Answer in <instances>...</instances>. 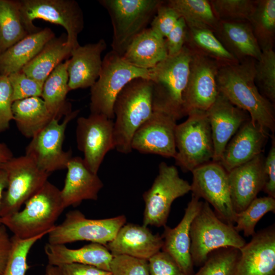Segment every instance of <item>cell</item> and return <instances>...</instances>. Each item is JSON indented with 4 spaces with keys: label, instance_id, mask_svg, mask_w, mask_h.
<instances>
[{
    "label": "cell",
    "instance_id": "cell-1",
    "mask_svg": "<svg viewBox=\"0 0 275 275\" xmlns=\"http://www.w3.org/2000/svg\"><path fill=\"white\" fill-rule=\"evenodd\" d=\"M256 61L246 59L221 65L216 77L217 89L233 104L247 112L254 124L274 134V104L261 93L255 84Z\"/></svg>",
    "mask_w": 275,
    "mask_h": 275
},
{
    "label": "cell",
    "instance_id": "cell-2",
    "mask_svg": "<svg viewBox=\"0 0 275 275\" xmlns=\"http://www.w3.org/2000/svg\"><path fill=\"white\" fill-rule=\"evenodd\" d=\"M152 112L151 81L137 78L127 84L118 95L114 106L115 149L121 153H130L134 134Z\"/></svg>",
    "mask_w": 275,
    "mask_h": 275
},
{
    "label": "cell",
    "instance_id": "cell-3",
    "mask_svg": "<svg viewBox=\"0 0 275 275\" xmlns=\"http://www.w3.org/2000/svg\"><path fill=\"white\" fill-rule=\"evenodd\" d=\"M24 205L22 210L1 219L14 236L22 239L48 234L65 209L61 190L48 181Z\"/></svg>",
    "mask_w": 275,
    "mask_h": 275
},
{
    "label": "cell",
    "instance_id": "cell-4",
    "mask_svg": "<svg viewBox=\"0 0 275 275\" xmlns=\"http://www.w3.org/2000/svg\"><path fill=\"white\" fill-rule=\"evenodd\" d=\"M191 54V51L184 45L179 53L168 56L149 70V79L153 85V105L170 112L178 120L184 116L183 96Z\"/></svg>",
    "mask_w": 275,
    "mask_h": 275
},
{
    "label": "cell",
    "instance_id": "cell-5",
    "mask_svg": "<svg viewBox=\"0 0 275 275\" xmlns=\"http://www.w3.org/2000/svg\"><path fill=\"white\" fill-rule=\"evenodd\" d=\"M190 254L194 265L201 266L213 251L224 248L240 249L246 243L234 226L221 220L202 202L190 229Z\"/></svg>",
    "mask_w": 275,
    "mask_h": 275
},
{
    "label": "cell",
    "instance_id": "cell-6",
    "mask_svg": "<svg viewBox=\"0 0 275 275\" xmlns=\"http://www.w3.org/2000/svg\"><path fill=\"white\" fill-rule=\"evenodd\" d=\"M137 78L149 79V70L130 65L113 50L107 52L102 59L99 77L91 87V113L114 119L116 98L127 84Z\"/></svg>",
    "mask_w": 275,
    "mask_h": 275
},
{
    "label": "cell",
    "instance_id": "cell-7",
    "mask_svg": "<svg viewBox=\"0 0 275 275\" xmlns=\"http://www.w3.org/2000/svg\"><path fill=\"white\" fill-rule=\"evenodd\" d=\"M110 17L113 29L111 47L122 56L132 40L147 29L161 0H100Z\"/></svg>",
    "mask_w": 275,
    "mask_h": 275
},
{
    "label": "cell",
    "instance_id": "cell-8",
    "mask_svg": "<svg viewBox=\"0 0 275 275\" xmlns=\"http://www.w3.org/2000/svg\"><path fill=\"white\" fill-rule=\"evenodd\" d=\"M183 123L177 124L175 140L176 164L184 172L213 160L214 146L206 112L194 111Z\"/></svg>",
    "mask_w": 275,
    "mask_h": 275
},
{
    "label": "cell",
    "instance_id": "cell-9",
    "mask_svg": "<svg viewBox=\"0 0 275 275\" xmlns=\"http://www.w3.org/2000/svg\"><path fill=\"white\" fill-rule=\"evenodd\" d=\"M20 11L23 25L29 34L41 30L33 23L42 19L60 25L67 32V42L72 49L79 45L78 35L84 28V17L74 0H21Z\"/></svg>",
    "mask_w": 275,
    "mask_h": 275
},
{
    "label": "cell",
    "instance_id": "cell-10",
    "mask_svg": "<svg viewBox=\"0 0 275 275\" xmlns=\"http://www.w3.org/2000/svg\"><path fill=\"white\" fill-rule=\"evenodd\" d=\"M1 169L6 172L8 180L1 202V218L19 211L48 181L50 175L40 169L26 155L13 157Z\"/></svg>",
    "mask_w": 275,
    "mask_h": 275
},
{
    "label": "cell",
    "instance_id": "cell-11",
    "mask_svg": "<svg viewBox=\"0 0 275 275\" xmlns=\"http://www.w3.org/2000/svg\"><path fill=\"white\" fill-rule=\"evenodd\" d=\"M190 191V184L180 177L176 167L160 162L151 187L143 195V225L164 227L173 202Z\"/></svg>",
    "mask_w": 275,
    "mask_h": 275
},
{
    "label": "cell",
    "instance_id": "cell-12",
    "mask_svg": "<svg viewBox=\"0 0 275 275\" xmlns=\"http://www.w3.org/2000/svg\"><path fill=\"white\" fill-rule=\"evenodd\" d=\"M124 215L102 219H90L79 210L66 213L65 218L47 234L48 243L66 244L78 241H88L105 246L126 224Z\"/></svg>",
    "mask_w": 275,
    "mask_h": 275
},
{
    "label": "cell",
    "instance_id": "cell-13",
    "mask_svg": "<svg viewBox=\"0 0 275 275\" xmlns=\"http://www.w3.org/2000/svg\"><path fill=\"white\" fill-rule=\"evenodd\" d=\"M79 110L72 111L64 117L62 123L53 119L33 138L26 146L25 154L41 170L51 173L66 169L71 158V150L63 149L65 131L68 123L74 119Z\"/></svg>",
    "mask_w": 275,
    "mask_h": 275
},
{
    "label": "cell",
    "instance_id": "cell-14",
    "mask_svg": "<svg viewBox=\"0 0 275 275\" xmlns=\"http://www.w3.org/2000/svg\"><path fill=\"white\" fill-rule=\"evenodd\" d=\"M191 173L192 195L203 198L212 206L221 220L234 226L236 213L231 202L226 170L219 162L212 161L195 169Z\"/></svg>",
    "mask_w": 275,
    "mask_h": 275
},
{
    "label": "cell",
    "instance_id": "cell-15",
    "mask_svg": "<svg viewBox=\"0 0 275 275\" xmlns=\"http://www.w3.org/2000/svg\"><path fill=\"white\" fill-rule=\"evenodd\" d=\"M187 86L183 96L184 116L194 111L206 112L218 94L217 61L191 51Z\"/></svg>",
    "mask_w": 275,
    "mask_h": 275
},
{
    "label": "cell",
    "instance_id": "cell-16",
    "mask_svg": "<svg viewBox=\"0 0 275 275\" xmlns=\"http://www.w3.org/2000/svg\"><path fill=\"white\" fill-rule=\"evenodd\" d=\"M177 120L169 111L153 105L151 115L132 137V150L174 158L177 154L175 133Z\"/></svg>",
    "mask_w": 275,
    "mask_h": 275
},
{
    "label": "cell",
    "instance_id": "cell-17",
    "mask_svg": "<svg viewBox=\"0 0 275 275\" xmlns=\"http://www.w3.org/2000/svg\"><path fill=\"white\" fill-rule=\"evenodd\" d=\"M114 121L105 116L91 114L77 120L76 139L77 148L84 154L88 168L97 174L107 153L115 149Z\"/></svg>",
    "mask_w": 275,
    "mask_h": 275
},
{
    "label": "cell",
    "instance_id": "cell-18",
    "mask_svg": "<svg viewBox=\"0 0 275 275\" xmlns=\"http://www.w3.org/2000/svg\"><path fill=\"white\" fill-rule=\"evenodd\" d=\"M234 275H275V226L259 231L240 248Z\"/></svg>",
    "mask_w": 275,
    "mask_h": 275
},
{
    "label": "cell",
    "instance_id": "cell-19",
    "mask_svg": "<svg viewBox=\"0 0 275 275\" xmlns=\"http://www.w3.org/2000/svg\"><path fill=\"white\" fill-rule=\"evenodd\" d=\"M206 113L214 146L212 161L219 162L230 140L250 117L247 112L233 104L219 92Z\"/></svg>",
    "mask_w": 275,
    "mask_h": 275
},
{
    "label": "cell",
    "instance_id": "cell-20",
    "mask_svg": "<svg viewBox=\"0 0 275 275\" xmlns=\"http://www.w3.org/2000/svg\"><path fill=\"white\" fill-rule=\"evenodd\" d=\"M262 154L228 172L231 202L236 213L243 211L266 182Z\"/></svg>",
    "mask_w": 275,
    "mask_h": 275
},
{
    "label": "cell",
    "instance_id": "cell-21",
    "mask_svg": "<svg viewBox=\"0 0 275 275\" xmlns=\"http://www.w3.org/2000/svg\"><path fill=\"white\" fill-rule=\"evenodd\" d=\"M269 133L251 119L244 122L227 145L219 163L227 172L262 154Z\"/></svg>",
    "mask_w": 275,
    "mask_h": 275
},
{
    "label": "cell",
    "instance_id": "cell-22",
    "mask_svg": "<svg viewBox=\"0 0 275 275\" xmlns=\"http://www.w3.org/2000/svg\"><path fill=\"white\" fill-rule=\"evenodd\" d=\"M202 202L199 198L192 195L181 221L173 228L165 226L161 235L163 240L161 251L170 255L186 275L194 273L190 254V229Z\"/></svg>",
    "mask_w": 275,
    "mask_h": 275
},
{
    "label": "cell",
    "instance_id": "cell-23",
    "mask_svg": "<svg viewBox=\"0 0 275 275\" xmlns=\"http://www.w3.org/2000/svg\"><path fill=\"white\" fill-rule=\"evenodd\" d=\"M162 245L161 236L153 234L147 227L128 223L105 246L113 256L124 255L148 260L161 250Z\"/></svg>",
    "mask_w": 275,
    "mask_h": 275
},
{
    "label": "cell",
    "instance_id": "cell-24",
    "mask_svg": "<svg viewBox=\"0 0 275 275\" xmlns=\"http://www.w3.org/2000/svg\"><path fill=\"white\" fill-rule=\"evenodd\" d=\"M107 47L103 39L72 49L67 71L69 91L91 88L99 77L102 65L101 54Z\"/></svg>",
    "mask_w": 275,
    "mask_h": 275
},
{
    "label": "cell",
    "instance_id": "cell-25",
    "mask_svg": "<svg viewBox=\"0 0 275 275\" xmlns=\"http://www.w3.org/2000/svg\"><path fill=\"white\" fill-rule=\"evenodd\" d=\"M61 195L65 208L77 206L84 200H97L103 184L97 174L92 172L82 158L72 157Z\"/></svg>",
    "mask_w": 275,
    "mask_h": 275
},
{
    "label": "cell",
    "instance_id": "cell-26",
    "mask_svg": "<svg viewBox=\"0 0 275 275\" xmlns=\"http://www.w3.org/2000/svg\"><path fill=\"white\" fill-rule=\"evenodd\" d=\"M213 33L226 49L238 61H258L262 50L248 21H218Z\"/></svg>",
    "mask_w": 275,
    "mask_h": 275
},
{
    "label": "cell",
    "instance_id": "cell-27",
    "mask_svg": "<svg viewBox=\"0 0 275 275\" xmlns=\"http://www.w3.org/2000/svg\"><path fill=\"white\" fill-rule=\"evenodd\" d=\"M48 264L59 266L70 263H79L95 266L109 272L113 255L104 245L93 243L76 249L65 244L47 243L44 246Z\"/></svg>",
    "mask_w": 275,
    "mask_h": 275
},
{
    "label": "cell",
    "instance_id": "cell-28",
    "mask_svg": "<svg viewBox=\"0 0 275 275\" xmlns=\"http://www.w3.org/2000/svg\"><path fill=\"white\" fill-rule=\"evenodd\" d=\"M56 37L49 28L29 34L0 55V74L9 76L21 70L51 39Z\"/></svg>",
    "mask_w": 275,
    "mask_h": 275
},
{
    "label": "cell",
    "instance_id": "cell-29",
    "mask_svg": "<svg viewBox=\"0 0 275 275\" xmlns=\"http://www.w3.org/2000/svg\"><path fill=\"white\" fill-rule=\"evenodd\" d=\"M168 56L165 39L147 28L132 40L122 58L131 65L149 70Z\"/></svg>",
    "mask_w": 275,
    "mask_h": 275
},
{
    "label": "cell",
    "instance_id": "cell-30",
    "mask_svg": "<svg viewBox=\"0 0 275 275\" xmlns=\"http://www.w3.org/2000/svg\"><path fill=\"white\" fill-rule=\"evenodd\" d=\"M72 50L67 42L66 35L54 37L21 71L29 77L44 83L51 72L70 56Z\"/></svg>",
    "mask_w": 275,
    "mask_h": 275
},
{
    "label": "cell",
    "instance_id": "cell-31",
    "mask_svg": "<svg viewBox=\"0 0 275 275\" xmlns=\"http://www.w3.org/2000/svg\"><path fill=\"white\" fill-rule=\"evenodd\" d=\"M12 111L18 130L26 138H33L54 119L40 97L15 101Z\"/></svg>",
    "mask_w": 275,
    "mask_h": 275
},
{
    "label": "cell",
    "instance_id": "cell-32",
    "mask_svg": "<svg viewBox=\"0 0 275 275\" xmlns=\"http://www.w3.org/2000/svg\"><path fill=\"white\" fill-rule=\"evenodd\" d=\"M68 63L67 59L48 76L44 82L41 97L50 114L59 121L72 112L71 104L67 100V95L70 91Z\"/></svg>",
    "mask_w": 275,
    "mask_h": 275
},
{
    "label": "cell",
    "instance_id": "cell-33",
    "mask_svg": "<svg viewBox=\"0 0 275 275\" xmlns=\"http://www.w3.org/2000/svg\"><path fill=\"white\" fill-rule=\"evenodd\" d=\"M185 45L191 51L211 58L222 65L239 62L208 29L187 28Z\"/></svg>",
    "mask_w": 275,
    "mask_h": 275
},
{
    "label": "cell",
    "instance_id": "cell-34",
    "mask_svg": "<svg viewBox=\"0 0 275 275\" xmlns=\"http://www.w3.org/2000/svg\"><path fill=\"white\" fill-rule=\"evenodd\" d=\"M28 35L22 21L19 1L0 0L1 54Z\"/></svg>",
    "mask_w": 275,
    "mask_h": 275
},
{
    "label": "cell",
    "instance_id": "cell-35",
    "mask_svg": "<svg viewBox=\"0 0 275 275\" xmlns=\"http://www.w3.org/2000/svg\"><path fill=\"white\" fill-rule=\"evenodd\" d=\"M166 3L183 18L187 28L208 29L213 32L217 25L218 20L209 1L169 0Z\"/></svg>",
    "mask_w": 275,
    "mask_h": 275
},
{
    "label": "cell",
    "instance_id": "cell-36",
    "mask_svg": "<svg viewBox=\"0 0 275 275\" xmlns=\"http://www.w3.org/2000/svg\"><path fill=\"white\" fill-rule=\"evenodd\" d=\"M248 21L261 50L273 48L275 38V1L257 0Z\"/></svg>",
    "mask_w": 275,
    "mask_h": 275
},
{
    "label": "cell",
    "instance_id": "cell-37",
    "mask_svg": "<svg viewBox=\"0 0 275 275\" xmlns=\"http://www.w3.org/2000/svg\"><path fill=\"white\" fill-rule=\"evenodd\" d=\"M275 212V199L269 196L256 198L243 211L236 213L234 226L245 237L253 236L258 222L267 213Z\"/></svg>",
    "mask_w": 275,
    "mask_h": 275
},
{
    "label": "cell",
    "instance_id": "cell-38",
    "mask_svg": "<svg viewBox=\"0 0 275 275\" xmlns=\"http://www.w3.org/2000/svg\"><path fill=\"white\" fill-rule=\"evenodd\" d=\"M255 81L261 94L274 104L275 52L273 48L262 50L255 64Z\"/></svg>",
    "mask_w": 275,
    "mask_h": 275
},
{
    "label": "cell",
    "instance_id": "cell-39",
    "mask_svg": "<svg viewBox=\"0 0 275 275\" xmlns=\"http://www.w3.org/2000/svg\"><path fill=\"white\" fill-rule=\"evenodd\" d=\"M239 255V250L234 248L215 250L193 275H234Z\"/></svg>",
    "mask_w": 275,
    "mask_h": 275
},
{
    "label": "cell",
    "instance_id": "cell-40",
    "mask_svg": "<svg viewBox=\"0 0 275 275\" xmlns=\"http://www.w3.org/2000/svg\"><path fill=\"white\" fill-rule=\"evenodd\" d=\"M47 234L43 233L25 239L13 235L10 254L2 275H25L29 268L27 258L30 251L37 241Z\"/></svg>",
    "mask_w": 275,
    "mask_h": 275
},
{
    "label": "cell",
    "instance_id": "cell-41",
    "mask_svg": "<svg viewBox=\"0 0 275 275\" xmlns=\"http://www.w3.org/2000/svg\"><path fill=\"white\" fill-rule=\"evenodd\" d=\"M256 1L210 0L212 11L218 21H248Z\"/></svg>",
    "mask_w": 275,
    "mask_h": 275
},
{
    "label": "cell",
    "instance_id": "cell-42",
    "mask_svg": "<svg viewBox=\"0 0 275 275\" xmlns=\"http://www.w3.org/2000/svg\"><path fill=\"white\" fill-rule=\"evenodd\" d=\"M13 102L32 97H41L43 82L27 76L21 70L10 74Z\"/></svg>",
    "mask_w": 275,
    "mask_h": 275
},
{
    "label": "cell",
    "instance_id": "cell-43",
    "mask_svg": "<svg viewBox=\"0 0 275 275\" xmlns=\"http://www.w3.org/2000/svg\"><path fill=\"white\" fill-rule=\"evenodd\" d=\"M109 272L112 275H149L148 262L127 255L113 256Z\"/></svg>",
    "mask_w": 275,
    "mask_h": 275
},
{
    "label": "cell",
    "instance_id": "cell-44",
    "mask_svg": "<svg viewBox=\"0 0 275 275\" xmlns=\"http://www.w3.org/2000/svg\"><path fill=\"white\" fill-rule=\"evenodd\" d=\"M179 18L177 12L163 1L150 23V28L165 39Z\"/></svg>",
    "mask_w": 275,
    "mask_h": 275
},
{
    "label": "cell",
    "instance_id": "cell-45",
    "mask_svg": "<svg viewBox=\"0 0 275 275\" xmlns=\"http://www.w3.org/2000/svg\"><path fill=\"white\" fill-rule=\"evenodd\" d=\"M149 275H186L175 260L160 251L148 260Z\"/></svg>",
    "mask_w": 275,
    "mask_h": 275
},
{
    "label": "cell",
    "instance_id": "cell-46",
    "mask_svg": "<svg viewBox=\"0 0 275 275\" xmlns=\"http://www.w3.org/2000/svg\"><path fill=\"white\" fill-rule=\"evenodd\" d=\"M12 91L6 75L0 74V133L7 130L13 120Z\"/></svg>",
    "mask_w": 275,
    "mask_h": 275
},
{
    "label": "cell",
    "instance_id": "cell-47",
    "mask_svg": "<svg viewBox=\"0 0 275 275\" xmlns=\"http://www.w3.org/2000/svg\"><path fill=\"white\" fill-rule=\"evenodd\" d=\"M187 32V25L180 17L173 29L165 38L168 56L179 53L185 45Z\"/></svg>",
    "mask_w": 275,
    "mask_h": 275
},
{
    "label": "cell",
    "instance_id": "cell-48",
    "mask_svg": "<svg viewBox=\"0 0 275 275\" xmlns=\"http://www.w3.org/2000/svg\"><path fill=\"white\" fill-rule=\"evenodd\" d=\"M264 168L266 182L263 190L268 196L275 199V138L271 134V146L267 157L264 158Z\"/></svg>",
    "mask_w": 275,
    "mask_h": 275
},
{
    "label": "cell",
    "instance_id": "cell-49",
    "mask_svg": "<svg viewBox=\"0 0 275 275\" xmlns=\"http://www.w3.org/2000/svg\"><path fill=\"white\" fill-rule=\"evenodd\" d=\"M57 267L60 275H111L109 271L79 263L66 264Z\"/></svg>",
    "mask_w": 275,
    "mask_h": 275
},
{
    "label": "cell",
    "instance_id": "cell-50",
    "mask_svg": "<svg viewBox=\"0 0 275 275\" xmlns=\"http://www.w3.org/2000/svg\"><path fill=\"white\" fill-rule=\"evenodd\" d=\"M12 248L11 237L7 228L0 225V275H2L6 267Z\"/></svg>",
    "mask_w": 275,
    "mask_h": 275
},
{
    "label": "cell",
    "instance_id": "cell-51",
    "mask_svg": "<svg viewBox=\"0 0 275 275\" xmlns=\"http://www.w3.org/2000/svg\"><path fill=\"white\" fill-rule=\"evenodd\" d=\"M13 157L12 152L8 146L0 142V169L2 166Z\"/></svg>",
    "mask_w": 275,
    "mask_h": 275
},
{
    "label": "cell",
    "instance_id": "cell-52",
    "mask_svg": "<svg viewBox=\"0 0 275 275\" xmlns=\"http://www.w3.org/2000/svg\"><path fill=\"white\" fill-rule=\"evenodd\" d=\"M8 184L7 175L6 172L3 170L0 169V208L1 202L3 197V194L6 188H7ZM0 217V225L2 224L1 222Z\"/></svg>",
    "mask_w": 275,
    "mask_h": 275
},
{
    "label": "cell",
    "instance_id": "cell-53",
    "mask_svg": "<svg viewBox=\"0 0 275 275\" xmlns=\"http://www.w3.org/2000/svg\"><path fill=\"white\" fill-rule=\"evenodd\" d=\"M44 275H60L57 266L48 264L46 267Z\"/></svg>",
    "mask_w": 275,
    "mask_h": 275
},
{
    "label": "cell",
    "instance_id": "cell-54",
    "mask_svg": "<svg viewBox=\"0 0 275 275\" xmlns=\"http://www.w3.org/2000/svg\"><path fill=\"white\" fill-rule=\"evenodd\" d=\"M0 55H1V51H0Z\"/></svg>",
    "mask_w": 275,
    "mask_h": 275
},
{
    "label": "cell",
    "instance_id": "cell-55",
    "mask_svg": "<svg viewBox=\"0 0 275 275\" xmlns=\"http://www.w3.org/2000/svg\"><path fill=\"white\" fill-rule=\"evenodd\" d=\"M111 275H112V274H111Z\"/></svg>",
    "mask_w": 275,
    "mask_h": 275
}]
</instances>
